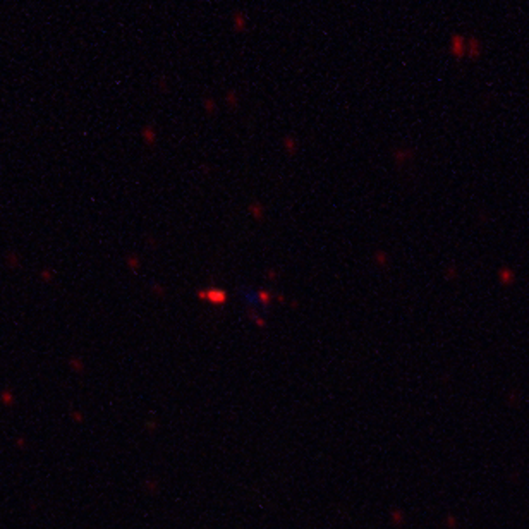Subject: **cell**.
I'll use <instances>...</instances> for the list:
<instances>
[{
    "instance_id": "7",
    "label": "cell",
    "mask_w": 529,
    "mask_h": 529,
    "mask_svg": "<svg viewBox=\"0 0 529 529\" xmlns=\"http://www.w3.org/2000/svg\"><path fill=\"white\" fill-rule=\"evenodd\" d=\"M282 143H283V148H285L289 153H296V150H297V139L294 138V136H283V139H282Z\"/></svg>"
},
{
    "instance_id": "5",
    "label": "cell",
    "mask_w": 529,
    "mask_h": 529,
    "mask_svg": "<svg viewBox=\"0 0 529 529\" xmlns=\"http://www.w3.org/2000/svg\"><path fill=\"white\" fill-rule=\"evenodd\" d=\"M141 138L145 139V143L148 146L157 143V129H155V126L153 124L143 126V129H141Z\"/></svg>"
},
{
    "instance_id": "3",
    "label": "cell",
    "mask_w": 529,
    "mask_h": 529,
    "mask_svg": "<svg viewBox=\"0 0 529 529\" xmlns=\"http://www.w3.org/2000/svg\"><path fill=\"white\" fill-rule=\"evenodd\" d=\"M481 54H483V43L478 36H469L467 38V59L471 60H478Z\"/></svg>"
},
{
    "instance_id": "1",
    "label": "cell",
    "mask_w": 529,
    "mask_h": 529,
    "mask_svg": "<svg viewBox=\"0 0 529 529\" xmlns=\"http://www.w3.org/2000/svg\"><path fill=\"white\" fill-rule=\"evenodd\" d=\"M448 54L457 60L467 57V38L461 33H452L448 38Z\"/></svg>"
},
{
    "instance_id": "6",
    "label": "cell",
    "mask_w": 529,
    "mask_h": 529,
    "mask_svg": "<svg viewBox=\"0 0 529 529\" xmlns=\"http://www.w3.org/2000/svg\"><path fill=\"white\" fill-rule=\"evenodd\" d=\"M201 108L206 115H215V113L219 112V103H217L213 97H205L201 100Z\"/></svg>"
},
{
    "instance_id": "4",
    "label": "cell",
    "mask_w": 529,
    "mask_h": 529,
    "mask_svg": "<svg viewBox=\"0 0 529 529\" xmlns=\"http://www.w3.org/2000/svg\"><path fill=\"white\" fill-rule=\"evenodd\" d=\"M224 103H225L227 108H230V110H235V108L239 107V103H241V97H239L237 89H227L225 94H224Z\"/></svg>"
},
{
    "instance_id": "8",
    "label": "cell",
    "mask_w": 529,
    "mask_h": 529,
    "mask_svg": "<svg viewBox=\"0 0 529 529\" xmlns=\"http://www.w3.org/2000/svg\"><path fill=\"white\" fill-rule=\"evenodd\" d=\"M157 86H158V89H160V91H162V93H167L169 91V86H170V83H169V79L167 78H165V76H160V78H158V81H157Z\"/></svg>"
},
{
    "instance_id": "2",
    "label": "cell",
    "mask_w": 529,
    "mask_h": 529,
    "mask_svg": "<svg viewBox=\"0 0 529 529\" xmlns=\"http://www.w3.org/2000/svg\"><path fill=\"white\" fill-rule=\"evenodd\" d=\"M230 26L235 33H246L249 28V16L244 11L237 9L230 14Z\"/></svg>"
}]
</instances>
